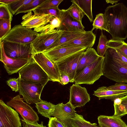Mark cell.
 <instances>
[{"label":"cell","instance_id":"obj_1","mask_svg":"<svg viewBox=\"0 0 127 127\" xmlns=\"http://www.w3.org/2000/svg\"><path fill=\"white\" fill-rule=\"evenodd\" d=\"M104 14L112 39L124 40L127 38V7L123 3L109 5Z\"/></svg>","mask_w":127,"mask_h":127},{"label":"cell","instance_id":"obj_2","mask_svg":"<svg viewBox=\"0 0 127 127\" xmlns=\"http://www.w3.org/2000/svg\"><path fill=\"white\" fill-rule=\"evenodd\" d=\"M103 75L117 83H127V64L115 54L113 48H109L104 56Z\"/></svg>","mask_w":127,"mask_h":127},{"label":"cell","instance_id":"obj_3","mask_svg":"<svg viewBox=\"0 0 127 127\" xmlns=\"http://www.w3.org/2000/svg\"><path fill=\"white\" fill-rule=\"evenodd\" d=\"M104 56H100L94 63L85 67L78 73L74 79L75 84H92L102 75Z\"/></svg>","mask_w":127,"mask_h":127},{"label":"cell","instance_id":"obj_4","mask_svg":"<svg viewBox=\"0 0 127 127\" xmlns=\"http://www.w3.org/2000/svg\"><path fill=\"white\" fill-rule=\"evenodd\" d=\"M21 80L36 83L44 87L50 80L48 76L33 59L19 71Z\"/></svg>","mask_w":127,"mask_h":127},{"label":"cell","instance_id":"obj_5","mask_svg":"<svg viewBox=\"0 0 127 127\" xmlns=\"http://www.w3.org/2000/svg\"><path fill=\"white\" fill-rule=\"evenodd\" d=\"M39 34L32 29L19 24L14 26L0 40L23 44H31Z\"/></svg>","mask_w":127,"mask_h":127},{"label":"cell","instance_id":"obj_6","mask_svg":"<svg viewBox=\"0 0 127 127\" xmlns=\"http://www.w3.org/2000/svg\"><path fill=\"white\" fill-rule=\"evenodd\" d=\"M18 78L19 94L28 104H35L40 101V95L44 87L38 83L24 80Z\"/></svg>","mask_w":127,"mask_h":127},{"label":"cell","instance_id":"obj_7","mask_svg":"<svg viewBox=\"0 0 127 127\" xmlns=\"http://www.w3.org/2000/svg\"><path fill=\"white\" fill-rule=\"evenodd\" d=\"M1 41L5 53L8 57L13 59H33L34 53L31 44H23Z\"/></svg>","mask_w":127,"mask_h":127},{"label":"cell","instance_id":"obj_8","mask_svg":"<svg viewBox=\"0 0 127 127\" xmlns=\"http://www.w3.org/2000/svg\"><path fill=\"white\" fill-rule=\"evenodd\" d=\"M63 32L57 30L49 33H39L31 44L34 54L47 50L50 46L58 41Z\"/></svg>","mask_w":127,"mask_h":127},{"label":"cell","instance_id":"obj_9","mask_svg":"<svg viewBox=\"0 0 127 127\" xmlns=\"http://www.w3.org/2000/svg\"><path fill=\"white\" fill-rule=\"evenodd\" d=\"M84 51L73 54L55 64L60 73H64L69 77L70 82H74L78 65Z\"/></svg>","mask_w":127,"mask_h":127},{"label":"cell","instance_id":"obj_10","mask_svg":"<svg viewBox=\"0 0 127 127\" xmlns=\"http://www.w3.org/2000/svg\"><path fill=\"white\" fill-rule=\"evenodd\" d=\"M6 104L15 109L25 121L31 123L36 122L39 121L37 113L30 106L23 101L19 95L7 102Z\"/></svg>","mask_w":127,"mask_h":127},{"label":"cell","instance_id":"obj_11","mask_svg":"<svg viewBox=\"0 0 127 127\" xmlns=\"http://www.w3.org/2000/svg\"><path fill=\"white\" fill-rule=\"evenodd\" d=\"M0 127H21L17 112L0 100Z\"/></svg>","mask_w":127,"mask_h":127},{"label":"cell","instance_id":"obj_12","mask_svg":"<svg viewBox=\"0 0 127 127\" xmlns=\"http://www.w3.org/2000/svg\"><path fill=\"white\" fill-rule=\"evenodd\" d=\"M32 58L47 74L50 80L60 83V73L55 64L52 62L43 52L33 54Z\"/></svg>","mask_w":127,"mask_h":127},{"label":"cell","instance_id":"obj_13","mask_svg":"<svg viewBox=\"0 0 127 127\" xmlns=\"http://www.w3.org/2000/svg\"><path fill=\"white\" fill-rule=\"evenodd\" d=\"M85 47L75 46L60 47L45 51L43 53L53 63L75 53L85 51Z\"/></svg>","mask_w":127,"mask_h":127},{"label":"cell","instance_id":"obj_14","mask_svg":"<svg viewBox=\"0 0 127 127\" xmlns=\"http://www.w3.org/2000/svg\"><path fill=\"white\" fill-rule=\"evenodd\" d=\"M0 42V61L3 64L4 67L9 75L17 73L33 59H13L7 57L4 49L2 41Z\"/></svg>","mask_w":127,"mask_h":127},{"label":"cell","instance_id":"obj_15","mask_svg":"<svg viewBox=\"0 0 127 127\" xmlns=\"http://www.w3.org/2000/svg\"><path fill=\"white\" fill-rule=\"evenodd\" d=\"M90 100L89 94L85 88L75 84L70 87L69 102L74 109L83 106Z\"/></svg>","mask_w":127,"mask_h":127},{"label":"cell","instance_id":"obj_16","mask_svg":"<svg viewBox=\"0 0 127 127\" xmlns=\"http://www.w3.org/2000/svg\"><path fill=\"white\" fill-rule=\"evenodd\" d=\"M69 102L65 104L63 103L55 105L53 116L57 118L65 127H72L71 119L75 116L76 111Z\"/></svg>","mask_w":127,"mask_h":127},{"label":"cell","instance_id":"obj_17","mask_svg":"<svg viewBox=\"0 0 127 127\" xmlns=\"http://www.w3.org/2000/svg\"><path fill=\"white\" fill-rule=\"evenodd\" d=\"M53 17L49 15L35 14L31 11L22 16L21 25L30 29H34L49 23Z\"/></svg>","mask_w":127,"mask_h":127},{"label":"cell","instance_id":"obj_18","mask_svg":"<svg viewBox=\"0 0 127 127\" xmlns=\"http://www.w3.org/2000/svg\"><path fill=\"white\" fill-rule=\"evenodd\" d=\"M61 24L58 30L66 31H85L81 23L73 18L65 9L61 10Z\"/></svg>","mask_w":127,"mask_h":127},{"label":"cell","instance_id":"obj_19","mask_svg":"<svg viewBox=\"0 0 127 127\" xmlns=\"http://www.w3.org/2000/svg\"><path fill=\"white\" fill-rule=\"evenodd\" d=\"M95 39L96 36L92 31H86L78 38L59 47L75 46L85 47L87 49L92 48L94 44Z\"/></svg>","mask_w":127,"mask_h":127},{"label":"cell","instance_id":"obj_20","mask_svg":"<svg viewBox=\"0 0 127 127\" xmlns=\"http://www.w3.org/2000/svg\"><path fill=\"white\" fill-rule=\"evenodd\" d=\"M93 95L98 97L99 99H105L114 101L117 98L127 95V91H116L109 90L107 87L102 86L94 91Z\"/></svg>","mask_w":127,"mask_h":127},{"label":"cell","instance_id":"obj_21","mask_svg":"<svg viewBox=\"0 0 127 127\" xmlns=\"http://www.w3.org/2000/svg\"><path fill=\"white\" fill-rule=\"evenodd\" d=\"M99 57L94 48L87 49L84 52L79 62L76 69V75L86 66L95 62Z\"/></svg>","mask_w":127,"mask_h":127},{"label":"cell","instance_id":"obj_22","mask_svg":"<svg viewBox=\"0 0 127 127\" xmlns=\"http://www.w3.org/2000/svg\"><path fill=\"white\" fill-rule=\"evenodd\" d=\"M97 119L98 127H127V125L119 116L101 115L99 116Z\"/></svg>","mask_w":127,"mask_h":127},{"label":"cell","instance_id":"obj_23","mask_svg":"<svg viewBox=\"0 0 127 127\" xmlns=\"http://www.w3.org/2000/svg\"><path fill=\"white\" fill-rule=\"evenodd\" d=\"M86 31H63L58 41L50 46L47 51L58 47L63 44L73 40L80 36Z\"/></svg>","mask_w":127,"mask_h":127},{"label":"cell","instance_id":"obj_24","mask_svg":"<svg viewBox=\"0 0 127 127\" xmlns=\"http://www.w3.org/2000/svg\"><path fill=\"white\" fill-rule=\"evenodd\" d=\"M35 104L38 113L45 117L50 118L54 112L55 105L50 102L41 100Z\"/></svg>","mask_w":127,"mask_h":127},{"label":"cell","instance_id":"obj_25","mask_svg":"<svg viewBox=\"0 0 127 127\" xmlns=\"http://www.w3.org/2000/svg\"><path fill=\"white\" fill-rule=\"evenodd\" d=\"M60 24V19L54 17L49 22L34 29L33 31L40 33H49L58 30Z\"/></svg>","mask_w":127,"mask_h":127},{"label":"cell","instance_id":"obj_26","mask_svg":"<svg viewBox=\"0 0 127 127\" xmlns=\"http://www.w3.org/2000/svg\"><path fill=\"white\" fill-rule=\"evenodd\" d=\"M92 0H73L72 3L77 5L87 17L91 22L94 21L92 12Z\"/></svg>","mask_w":127,"mask_h":127},{"label":"cell","instance_id":"obj_27","mask_svg":"<svg viewBox=\"0 0 127 127\" xmlns=\"http://www.w3.org/2000/svg\"><path fill=\"white\" fill-rule=\"evenodd\" d=\"M107 46L108 48H111L115 49L127 59V43L124 40L111 39L107 42Z\"/></svg>","mask_w":127,"mask_h":127},{"label":"cell","instance_id":"obj_28","mask_svg":"<svg viewBox=\"0 0 127 127\" xmlns=\"http://www.w3.org/2000/svg\"><path fill=\"white\" fill-rule=\"evenodd\" d=\"M93 28L91 31L95 29H99L108 32V22L104 14L100 13L97 14L93 22Z\"/></svg>","mask_w":127,"mask_h":127},{"label":"cell","instance_id":"obj_29","mask_svg":"<svg viewBox=\"0 0 127 127\" xmlns=\"http://www.w3.org/2000/svg\"><path fill=\"white\" fill-rule=\"evenodd\" d=\"M72 127H98L96 123H92L85 120L83 116L76 114L71 121Z\"/></svg>","mask_w":127,"mask_h":127},{"label":"cell","instance_id":"obj_30","mask_svg":"<svg viewBox=\"0 0 127 127\" xmlns=\"http://www.w3.org/2000/svg\"><path fill=\"white\" fill-rule=\"evenodd\" d=\"M74 19L82 23V20L85 15L80 8L75 3L71 5L66 10Z\"/></svg>","mask_w":127,"mask_h":127},{"label":"cell","instance_id":"obj_31","mask_svg":"<svg viewBox=\"0 0 127 127\" xmlns=\"http://www.w3.org/2000/svg\"><path fill=\"white\" fill-rule=\"evenodd\" d=\"M46 0H32L29 3L26 4L17 12L15 15L21 13H28L36 9L42 3Z\"/></svg>","mask_w":127,"mask_h":127},{"label":"cell","instance_id":"obj_32","mask_svg":"<svg viewBox=\"0 0 127 127\" xmlns=\"http://www.w3.org/2000/svg\"><path fill=\"white\" fill-rule=\"evenodd\" d=\"M33 14H36L49 15L60 19L61 10L58 7L43 9H36L32 11Z\"/></svg>","mask_w":127,"mask_h":127},{"label":"cell","instance_id":"obj_33","mask_svg":"<svg viewBox=\"0 0 127 127\" xmlns=\"http://www.w3.org/2000/svg\"><path fill=\"white\" fill-rule=\"evenodd\" d=\"M109 41L106 36L103 34L102 31L99 37L98 43L97 48V52L99 56H104L108 49L107 44Z\"/></svg>","mask_w":127,"mask_h":127},{"label":"cell","instance_id":"obj_34","mask_svg":"<svg viewBox=\"0 0 127 127\" xmlns=\"http://www.w3.org/2000/svg\"><path fill=\"white\" fill-rule=\"evenodd\" d=\"M121 98L122 101L120 104L114 105V115L120 117L127 114V95L121 97Z\"/></svg>","mask_w":127,"mask_h":127},{"label":"cell","instance_id":"obj_35","mask_svg":"<svg viewBox=\"0 0 127 127\" xmlns=\"http://www.w3.org/2000/svg\"><path fill=\"white\" fill-rule=\"evenodd\" d=\"M32 0H16L7 5L13 15H15L18 11L24 5L32 1Z\"/></svg>","mask_w":127,"mask_h":127},{"label":"cell","instance_id":"obj_36","mask_svg":"<svg viewBox=\"0 0 127 127\" xmlns=\"http://www.w3.org/2000/svg\"><path fill=\"white\" fill-rule=\"evenodd\" d=\"M11 23L9 20L0 19V40L3 38L11 30Z\"/></svg>","mask_w":127,"mask_h":127},{"label":"cell","instance_id":"obj_37","mask_svg":"<svg viewBox=\"0 0 127 127\" xmlns=\"http://www.w3.org/2000/svg\"><path fill=\"white\" fill-rule=\"evenodd\" d=\"M13 15L7 5L0 3V19L8 20L11 22Z\"/></svg>","mask_w":127,"mask_h":127},{"label":"cell","instance_id":"obj_38","mask_svg":"<svg viewBox=\"0 0 127 127\" xmlns=\"http://www.w3.org/2000/svg\"><path fill=\"white\" fill-rule=\"evenodd\" d=\"M63 0H46L36 9H43L58 7Z\"/></svg>","mask_w":127,"mask_h":127},{"label":"cell","instance_id":"obj_39","mask_svg":"<svg viewBox=\"0 0 127 127\" xmlns=\"http://www.w3.org/2000/svg\"><path fill=\"white\" fill-rule=\"evenodd\" d=\"M108 89L116 91H127V84L116 83L114 85L107 87Z\"/></svg>","mask_w":127,"mask_h":127},{"label":"cell","instance_id":"obj_40","mask_svg":"<svg viewBox=\"0 0 127 127\" xmlns=\"http://www.w3.org/2000/svg\"><path fill=\"white\" fill-rule=\"evenodd\" d=\"M6 83L13 91L16 92L19 91L18 78H11L6 81Z\"/></svg>","mask_w":127,"mask_h":127},{"label":"cell","instance_id":"obj_41","mask_svg":"<svg viewBox=\"0 0 127 127\" xmlns=\"http://www.w3.org/2000/svg\"><path fill=\"white\" fill-rule=\"evenodd\" d=\"M49 119L48 127H65L56 117H51Z\"/></svg>","mask_w":127,"mask_h":127},{"label":"cell","instance_id":"obj_42","mask_svg":"<svg viewBox=\"0 0 127 127\" xmlns=\"http://www.w3.org/2000/svg\"><path fill=\"white\" fill-rule=\"evenodd\" d=\"M23 127H46L43 125V122L41 124H38L37 122L31 123L27 122L24 119H21Z\"/></svg>","mask_w":127,"mask_h":127},{"label":"cell","instance_id":"obj_43","mask_svg":"<svg viewBox=\"0 0 127 127\" xmlns=\"http://www.w3.org/2000/svg\"><path fill=\"white\" fill-rule=\"evenodd\" d=\"M60 83L62 85L67 84L70 82V79L68 76L65 74L62 73H60Z\"/></svg>","mask_w":127,"mask_h":127},{"label":"cell","instance_id":"obj_44","mask_svg":"<svg viewBox=\"0 0 127 127\" xmlns=\"http://www.w3.org/2000/svg\"><path fill=\"white\" fill-rule=\"evenodd\" d=\"M16 0H0V3H2L8 5Z\"/></svg>","mask_w":127,"mask_h":127},{"label":"cell","instance_id":"obj_45","mask_svg":"<svg viewBox=\"0 0 127 127\" xmlns=\"http://www.w3.org/2000/svg\"><path fill=\"white\" fill-rule=\"evenodd\" d=\"M113 101L114 105H119L121 103L122 101L121 97L116 98Z\"/></svg>","mask_w":127,"mask_h":127},{"label":"cell","instance_id":"obj_46","mask_svg":"<svg viewBox=\"0 0 127 127\" xmlns=\"http://www.w3.org/2000/svg\"><path fill=\"white\" fill-rule=\"evenodd\" d=\"M120 0H105L106 2L107 3H110L112 4H113L118 2Z\"/></svg>","mask_w":127,"mask_h":127}]
</instances>
